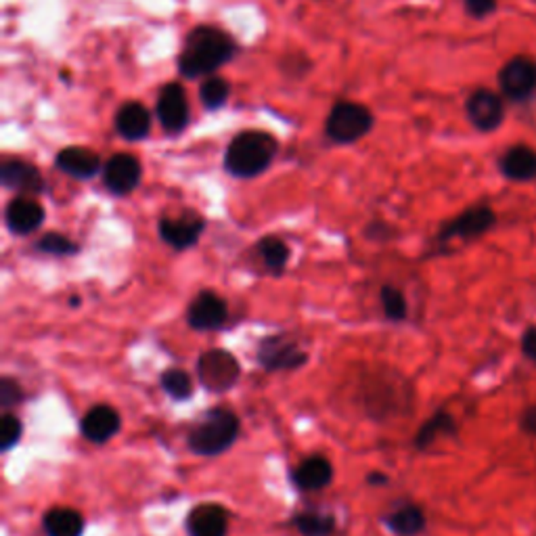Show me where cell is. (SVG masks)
Segmentation results:
<instances>
[{"label": "cell", "mask_w": 536, "mask_h": 536, "mask_svg": "<svg viewBox=\"0 0 536 536\" xmlns=\"http://www.w3.org/2000/svg\"><path fill=\"white\" fill-rule=\"evenodd\" d=\"M235 55V42L227 32L201 26L189 34L182 48L179 67L187 77L211 74Z\"/></svg>", "instance_id": "6da1fadb"}, {"label": "cell", "mask_w": 536, "mask_h": 536, "mask_svg": "<svg viewBox=\"0 0 536 536\" xmlns=\"http://www.w3.org/2000/svg\"><path fill=\"white\" fill-rule=\"evenodd\" d=\"M277 155V140L263 130H245L231 140L224 166L232 176L252 179L263 174Z\"/></svg>", "instance_id": "7a4b0ae2"}, {"label": "cell", "mask_w": 536, "mask_h": 536, "mask_svg": "<svg viewBox=\"0 0 536 536\" xmlns=\"http://www.w3.org/2000/svg\"><path fill=\"white\" fill-rule=\"evenodd\" d=\"M239 436V419L227 408H211L189 434V447L201 457H214L229 450Z\"/></svg>", "instance_id": "3957f363"}, {"label": "cell", "mask_w": 536, "mask_h": 536, "mask_svg": "<svg viewBox=\"0 0 536 536\" xmlns=\"http://www.w3.org/2000/svg\"><path fill=\"white\" fill-rule=\"evenodd\" d=\"M197 376L203 387L211 392H227L239 382L242 365L227 350H210L200 356Z\"/></svg>", "instance_id": "277c9868"}, {"label": "cell", "mask_w": 536, "mask_h": 536, "mask_svg": "<svg viewBox=\"0 0 536 536\" xmlns=\"http://www.w3.org/2000/svg\"><path fill=\"white\" fill-rule=\"evenodd\" d=\"M373 126L371 111L358 103H337L327 118V134L337 143H352Z\"/></svg>", "instance_id": "5b68a950"}, {"label": "cell", "mask_w": 536, "mask_h": 536, "mask_svg": "<svg viewBox=\"0 0 536 536\" xmlns=\"http://www.w3.org/2000/svg\"><path fill=\"white\" fill-rule=\"evenodd\" d=\"M499 87L511 101H524L536 90V61L531 57H513L499 74Z\"/></svg>", "instance_id": "8992f818"}, {"label": "cell", "mask_w": 536, "mask_h": 536, "mask_svg": "<svg viewBox=\"0 0 536 536\" xmlns=\"http://www.w3.org/2000/svg\"><path fill=\"white\" fill-rule=\"evenodd\" d=\"M258 361L268 371H292L306 363V352L283 335L266 337L258 348Z\"/></svg>", "instance_id": "52a82bcc"}, {"label": "cell", "mask_w": 536, "mask_h": 536, "mask_svg": "<svg viewBox=\"0 0 536 536\" xmlns=\"http://www.w3.org/2000/svg\"><path fill=\"white\" fill-rule=\"evenodd\" d=\"M465 109H468L469 122L482 132L497 130L505 118L503 101H500V97L497 93H492L489 88L476 90V93L468 98Z\"/></svg>", "instance_id": "ba28073f"}, {"label": "cell", "mask_w": 536, "mask_h": 536, "mask_svg": "<svg viewBox=\"0 0 536 536\" xmlns=\"http://www.w3.org/2000/svg\"><path fill=\"white\" fill-rule=\"evenodd\" d=\"M140 161L129 153L114 155L108 164L103 166L105 187L116 195H126L134 191L140 182Z\"/></svg>", "instance_id": "9c48e42d"}, {"label": "cell", "mask_w": 536, "mask_h": 536, "mask_svg": "<svg viewBox=\"0 0 536 536\" xmlns=\"http://www.w3.org/2000/svg\"><path fill=\"white\" fill-rule=\"evenodd\" d=\"M229 316V306L221 295L214 292H203L189 304L187 321L193 329L210 331L224 325Z\"/></svg>", "instance_id": "30bf717a"}, {"label": "cell", "mask_w": 536, "mask_h": 536, "mask_svg": "<svg viewBox=\"0 0 536 536\" xmlns=\"http://www.w3.org/2000/svg\"><path fill=\"white\" fill-rule=\"evenodd\" d=\"M185 528L189 536H227L229 513L216 503L197 505L187 516Z\"/></svg>", "instance_id": "8fae6325"}, {"label": "cell", "mask_w": 536, "mask_h": 536, "mask_svg": "<svg viewBox=\"0 0 536 536\" xmlns=\"http://www.w3.org/2000/svg\"><path fill=\"white\" fill-rule=\"evenodd\" d=\"M158 118L168 132H180L189 122L187 95L179 84H168L158 98Z\"/></svg>", "instance_id": "7c38bea8"}, {"label": "cell", "mask_w": 536, "mask_h": 536, "mask_svg": "<svg viewBox=\"0 0 536 536\" xmlns=\"http://www.w3.org/2000/svg\"><path fill=\"white\" fill-rule=\"evenodd\" d=\"M203 232V221L197 214H182L179 218H164L160 222V235L174 250L193 248Z\"/></svg>", "instance_id": "4fadbf2b"}, {"label": "cell", "mask_w": 536, "mask_h": 536, "mask_svg": "<svg viewBox=\"0 0 536 536\" xmlns=\"http://www.w3.org/2000/svg\"><path fill=\"white\" fill-rule=\"evenodd\" d=\"M119 415L114 407L109 405H97L84 415L80 421V432L87 440L95 444H103L114 438L119 432Z\"/></svg>", "instance_id": "5bb4252c"}, {"label": "cell", "mask_w": 536, "mask_h": 536, "mask_svg": "<svg viewBox=\"0 0 536 536\" xmlns=\"http://www.w3.org/2000/svg\"><path fill=\"white\" fill-rule=\"evenodd\" d=\"M6 227L15 235H30L45 222V208L32 197H15L5 211Z\"/></svg>", "instance_id": "9a60e30c"}, {"label": "cell", "mask_w": 536, "mask_h": 536, "mask_svg": "<svg viewBox=\"0 0 536 536\" xmlns=\"http://www.w3.org/2000/svg\"><path fill=\"white\" fill-rule=\"evenodd\" d=\"M492 224H495V211L486 206H479V208H471L468 211H463L459 218H455L453 222L447 224V229L442 231L440 239H474L484 235L486 231H489Z\"/></svg>", "instance_id": "2e32d148"}, {"label": "cell", "mask_w": 536, "mask_h": 536, "mask_svg": "<svg viewBox=\"0 0 536 536\" xmlns=\"http://www.w3.org/2000/svg\"><path fill=\"white\" fill-rule=\"evenodd\" d=\"M0 180L6 189L24 195H36L45 189V180H42V174L36 168L19 160L5 161L3 168H0Z\"/></svg>", "instance_id": "e0dca14e"}, {"label": "cell", "mask_w": 536, "mask_h": 536, "mask_svg": "<svg viewBox=\"0 0 536 536\" xmlns=\"http://www.w3.org/2000/svg\"><path fill=\"white\" fill-rule=\"evenodd\" d=\"M292 478H294V484L298 486L300 490H308V492L321 490L325 489V486H329L331 479H334V468H331V463L325 459V457L313 455V457H306V459L294 469Z\"/></svg>", "instance_id": "ac0fdd59"}, {"label": "cell", "mask_w": 536, "mask_h": 536, "mask_svg": "<svg viewBox=\"0 0 536 536\" xmlns=\"http://www.w3.org/2000/svg\"><path fill=\"white\" fill-rule=\"evenodd\" d=\"M500 172L510 180L528 182L536 179V151L528 145H516L500 158Z\"/></svg>", "instance_id": "d6986e66"}, {"label": "cell", "mask_w": 536, "mask_h": 536, "mask_svg": "<svg viewBox=\"0 0 536 536\" xmlns=\"http://www.w3.org/2000/svg\"><path fill=\"white\" fill-rule=\"evenodd\" d=\"M116 129L129 140L145 139L151 129V116L145 105L126 103L116 114Z\"/></svg>", "instance_id": "ffe728a7"}, {"label": "cell", "mask_w": 536, "mask_h": 536, "mask_svg": "<svg viewBox=\"0 0 536 536\" xmlns=\"http://www.w3.org/2000/svg\"><path fill=\"white\" fill-rule=\"evenodd\" d=\"M57 166L74 179H90L98 172L101 161L95 151L84 149V147H67L57 155Z\"/></svg>", "instance_id": "44dd1931"}, {"label": "cell", "mask_w": 536, "mask_h": 536, "mask_svg": "<svg viewBox=\"0 0 536 536\" xmlns=\"http://www.w3.org/2000/svg\"><path fill=\"white\" fill-rule=\"evenodd\" d=\"M46 536H82L84 532V520L76 510L69 507H55L45 516Z\"/></svg>", "instance_id": "7402d4cb"}, {"label": "cell", "mask_w": 536, "mask_h": 536, "mask_svg": "<svg viewBox=\"0 0 536 536\" xmlns=\"http://www.w3.org/2000/svg\"><path fill=\"white\" fill-rule=\"evenodd\" d=\"M386 526L398 536H415L426 528V516L417 505H400L387 513Z\"/></svg>", "instance_id": "603a6c76"}, {"label": "cell", "mask_w": 536, "mask_h": 536, "mask_svg": "<svg viewBox=\"0 0 536 536\" xmlns=\"http://www.w3.org/2000/svg\"><path fill=\"white\" fill-rule=\"evenodd\" d=\"M455 432V421L450 417L448 413H436L432 419L423 423V428L419 429L417 438H415V447L417 448H428L438 436L444 434H453Z\"/></svg>", "instance_id": "cb8c5ba5"}, {"label": "cell", "mask_w": 536, "mask_h": 536, "mask_svg": "<svg viewBox=\"0 0 536 536\" xmlns=\"http://www.w3.org/2000/svg\"><path fill=\"white\" fill-rule=\"evenodd\" d=\"M294 526L304 536H329L335 531V518L327 513H300L295 516Z\"/></svg>", "instance_id": "d4e9b609"}, {"label": "cell", "mask_w": 536, "mask_h": 536, "mask_svg": "<svg viewBox=\"0 0 536 536\" xmlns=\"http://www.w3.org/2000/svg\"><path fill=\"white\" fill-rule=\"evenodd\" d=\"M258 253L264 264L274 273H281L289 260V248L279 237H264L258 243Z\"/></svg>", "instance_id": "484cf974"}, {"label": "cell", "mask_w": 536, "mask_h": 536, "mask_svg": "<svg viewBox=\"0 0 536 536\" xmlns=\"http://www.w3.org/2000/svg\"><path fill=\"white\" fill-rule=\"evenodd\" d=\"M161 387H164L166 394H170L176 400H187L191 398L193 394V382L189 377L187 371L182 369H168L161 376Z\"/></svg>", "instance_id": "4316f807"}, {"label": "cell", "mask_w": 536, "mask_h": 536, "mask_svg": "<svg viewBox=\"0 0 536 536\" xmlns=\"http://www.w3.org/2000/svg\"><path fill=\"white\" fill-rule=\"evenodd\" d=\"M229 93L231 88L227 80H222V77H210V80L203 82L200 97H201V103L206 105L208 109H218L222 108L224 101H227Z\"/></svg>", "instance_id": "83f0119b"}, {"label": "cell", "mask_w": 536, "mask_h": 536, "mask_svg": "<svg viewBox=\"0 0 536 536\" xmlns=\"http://www.w3.org/2000/svg\"><path fill=\"white\" fill-rule=\"evenodd\" d=\"M379 298H382V306H384V313H386L387 319H392V321L405 319L407 316V298L400 289L386 285V287H382Z\"/></svg>", "instance_id": "f1b7e54d"}, {"label": "cell", "mask_w": 536, "mask_h": 536, "mask_svg": "<svg viewBox=\"0 0 536 536\" xmlns=\"http://www.w3.org/2000/svg\"><path fill=\"white\" fill-rule=\"evenodd\" d=\"M38 250L51 253V256H69V253L77 252V245L59 232H48L38 242Z\"/></svg>", "instance_id": "f546056e"}, {"label": "cell", "mask_w": 536, "mask_h": 536, "mask_svg": "<svg viewBox=\"0 0 536 536\" xmlns=\"http://www.w3.org/2000/svg\"><path fill=\"white\" fill-rule=\"evenodd\" d=\"M21 434H24V426H21V421L15 417V415L5 413L3 419H0V448L11 450L21 440Z\"/></svg>", "instance_id": "4dcf8cb0"}, {"label": "cell", "mask_w": 536, "mask_h": 536, "mask_svg": "<svg viewBox=\"0 0 536 536\" xmlns=\"http://www.w3.org/2000/svg\"><path fill=\"white\" fill-rule=\"evenodd\" d=\"M21 387L19 384L15 382V379L11 377H3L0 379V405H3V408H11L15 407L17 402H21Z\"/></svg>", "instance_id": "1f68e13d"}, {"label": "cell", "mask_w": 536, "mask_h": 536, "mask_svg": "<svg viewBox=\"0 0 536 536\" xmlns=\"http://www.w3.org/2000/svg\"><path fill=\"white\" fill-rule=\"evenodd\" d=\"M497 0H465V9L474 17H486L495 11Z\"/></svg>", "instance_id": "d6a6232c"}, {"label": "cell", "mask_w": 536, "mask_h": 536, "mask_svg": "<svg viewBox=\"0 0 536 536\" xmlns=\"http://www.w3.org/2000/svg\"><path fill=\"white\" fill-rule=\"evenodd\" d=\"M521 350L528 358L536 361V329H528L524 334V340H521Z\"/></svg>", "instance_id": "836d02e7"}, {"label": "cell", "mask_w": 536, "mask_h": 536, "mask_svg": "<svg viewBox=\"0 0 536 536\" xmlns=\"http://www.w3.org/2000/svg\"><path fill=\"white\" fill-rule=\"evenodd\" d=\"M521 429L526 434L536 436V407H531L524 411V417H521Z\"/></svg>", "instance_id": "e575fe53"}, {"label": "cell", "mask_w": 536, "mask_h": 536, "mask_svg": "<svg viewBox=\"0 0 536 536\" xmlns=\"http://www.w3.org/2000/svg\"><path fill=\"white\" fill-rule=\"evenodd\" d=\"M366 482H369V484H387V476L371 474V476H366Z\"/></svg>", "instance_id": "d590c367"}]
</instances>
